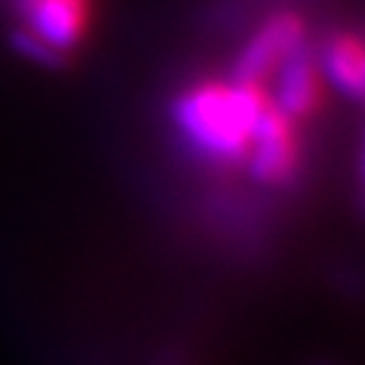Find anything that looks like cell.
I'll use <instances>...</instances> for the list:
<instances>
[{
  "instance_id": "cell-4",
  "label": "cell",
  "mask_w": 365,
  "mask_h": 365,
  "mask_svg": "<svg viewBox=\"0 0 365 365\" xmlns=\"http://www.w3.org/2000/svg\"><path fill=\"white\" fill-rule=\"evenodd\" d=\"M249 173L262 187L282 190L298 179L300 173V138L298 125L279 111L274 103L262 114L249 146Z\"/></svg>"
},
{
  "instance_id": "cell-2",
  "label": "cell",
  "mask_w": 365,
  "mask_h": 365,
  "mask_svg": "<svg viewBox=\"0 0 365 365\" xmlns=\"http://www.w3.org/2000/svg\"><path fill=\"white\" fill-rule=\"evenodd\" d=\"M19 27L60 57L71 60L87 38L95 16L92 0H11Z\"/></svg>"
},
{
  "instance_id": "cell-7",
  "label": "cell",
  "mask_w": 365,
  "mask_h": 365,
  "mask_svg": "<svg viewBox=\"0 0 365 365\" xmlns=\"http://www.w3.org/2000/svg\"><path fill=\"white\" fill-rule=\"evenodd\" d=\"M11 43H14V49L22 54L25 60H30V63H36V66H41V68H52V71H57V68H63L68 63L66 57H60V54L52 52L49 46H43L38 38L27 36V33H22V30H14Z\"/></svg>"
},
{
  "instance_id": "cell-5",
  "label": "cell",
  "mask_w": 365,
  "mask_h": 365,
  "mask_svg": "<svg viewBox=\"0 0 365 365\" xmlns=\"http://www.w3.org/2000/svg\"><path fill=\"white\" fill-rule=\"evenodd\" d=\"M322 68L309 41L289 54L276 71V108L292 122L309 119L322 106Z\"/></svg>"
},
{
  "instance_id": "cell-6",
  "label": "cell",
  "mask_w": 365,
  "mask_h": 365,
  "mask_svg": "<svg viewBox=\"0 0 365 365\" xmlns=\"http://www.w3.org/2000/svg\"><path fill=\"white\" fill-rule=\"evenodd\" d=\"M322 76L346 98L365 103V41L354 33H336L325 38L317 54Z\"/></svg>"
},
{
  "instance_id": "cell-1",
  "label": "cell",
  "mask_w": 365,
  "mask_h": 365,
  "mask_svg": "<svg viewBox=\"0 0 365 365\" xmlns=\"http://www.w3.org/2000/svg\"><path fill=\"white\" fill-rule=\"evenodd\" d=\"M265 87L197 81L173 101L170 119L184 144L211 163L247 160L255 130L268 111Z\"/></svg>"
},
{
  "instance_id": "cell-3",
  "label": "cell",
  "mask_w": 365,
  "mask_h": 365,
  "mask_svg": "<svg viewBox=\"0 0 365 365\" xmlns=\"http://www.w3.org/2000/svg\"><path fill=\"white\" fill-rule=\"evenodd\" d=\"M303 43H306V25L298 14L279 11L268 16L235 57L233 84L265 87V81Z\"/></svg>"
}]
</instances>
